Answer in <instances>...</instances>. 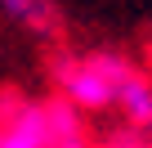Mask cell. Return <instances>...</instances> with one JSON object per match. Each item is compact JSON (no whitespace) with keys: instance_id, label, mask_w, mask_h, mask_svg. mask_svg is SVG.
I'll return each mask as SVG.
<instances>
[{"instance_id":"obj_4","label":"cell","mask_w":152,"mask_h":148,"mask_svg":"<svg viewBox=\"0 0 152 148\" xmlns=\"http://www.w3.org/2000/svg\"><path fill=\"white\" fill-rule=\"evenodd\" d=\"M45 130H49V148H94V135H90V117L76 112L67 99L58 94H45Z\"/></svg>"},{"instance_id":"obj_1","label":"cell","mask_w":152,"mask_h":148,"mask_svg":"<svg viewBox=\"0 0 152 148\" xmlns=\"http://www.w3.org/2000/svg\"><path fill=\"white\" fill-rule=\"evenodd\" d=\"M139 63L134 54L116 49V45H94V49H49V63H45V77H49V94L67 99L76 112L85 117H99V112H112V99H116V85L130 77Z\"/></svg>"},{"instance_id":"obj_5","label":"cell","mask_w":152,"mask_h":148,"mask_svg":"<svg viewBox=\"0 0 152 148\" xmlns=\"http://www.w3.org/2000/svg\"><path fill=\"white\" fill-rule=\"evenodd\" d=\"M112 112H121V121H125L130 130H148V135H152V72H148L143 63L116 85Z\"/></svg>"},{"instance_id":"obj_3","label":"cell","mask_w":152,"mask_h":148,"mask_svg":"<svg viewBox=\"0 0 152 148\" xmlns=\"http://www.w3.org/2000/svg\"><path fill=\"white\" fill-rule=\"evenodd\" d=\"M0 18L40 36V40H58L67 18H63V5L58 0H0Z\"/></svg>"},{"instance_id":"obj_7","label":"cell","mask_w":152,"mask_h":148,"mask_svg":"<svg viewBox=\"0 0 152 148\" xmlns=\"http://www.w3.org/2000/svg\"><path fill=\"white\" fill-rule=\"evenodd\" d=\"M143 63H148V72H152V45H148V58H143Z\"/></svg>"},{"instance_id":"obj_2","label":"cell","mask_w":152,"mask_h":148,"mask_svg":"<svg viewBox=\"0 0 152 148\" xmlns=\"http://www.w3.org/2000/svg\"><path fill=\"white\" fill-rule=\"evenodd\" d=\"M0 148H49L45 103L23 85H0Z\"/></svg>"},{"instance_id":"obj_6","label":"cell","mask_w":152,"mask_h":148,"mask_svg":"<svg viewBox=\"0 0 152 148\" xmlns=\"http://www.w3.org/2000/svg\"><path fill=\"white\" fill-rule=\"evenodd\" d=\"M94 148H152V135H148V130H130V126H121V130L94 139Z\"/></svg>"}]
</instances>
